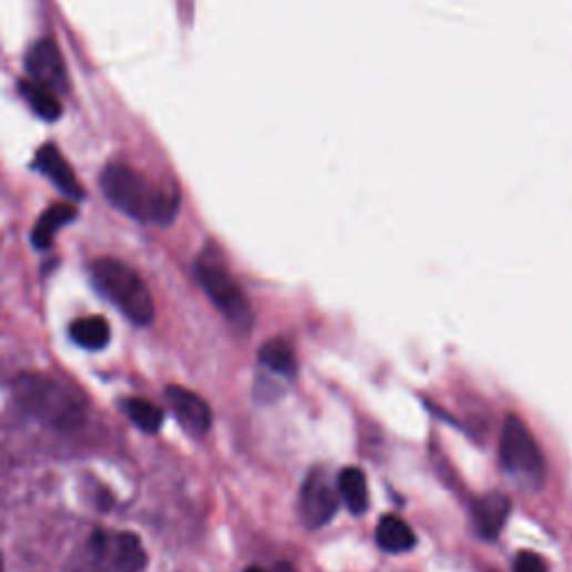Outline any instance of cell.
<instances>
[{
	"instance_id": "7a4b0ae2",
	"label": "cell",
	"mask_w": 572,
	"mask_h": 572,
	"mask_svg": "<svg viewBox=\"0 0 572 572\" xmlns=\"http://www.w3.org/2000/svg\"><path fill=\"white\" fill-rule=\"evenodd\" d=\"M17 402L37 420L61 429V432H72L85 422L88 407L83 396L50 376L43 374H21L12 385Z\"/></svg>"
},
{
	"instance_id": "6da1fadb",
	"label": "cell",
	"mask_w": 572,
	"mask_h": 572,
	"mask_svg": "<svg viewBox=\"0 0 572 572\" xmlns=\"http://www.w3.org/2000/svg\"><path fill=\"white\" fill-rule=\"evenodd\" d=\"M101 191L114 208L139 222L171 224L180 211L175 191L153 184L123 164H112L101 173Z\"/></svg>"
},
{
	"instance_id": "e0dca14e",
	"label": "cell",
	"mask_w": 572,
	"mask_h": 572,
	"mask_svg": "<svg viewBox=\"0 0 572 572\" xmlns=\"http://www.w3.org/2000/svg\"><path fill=\"white\" fill-rule=\"evenodd\" d=\"M121 409L139 429L149 435H157L164 425V411L146 398H125L121 400Z\"/></svg>"
},
{
	"instance_id": "7c38bea8",
	"label": "cell",
	"mask_w": 572,
	"mask_h": 572,
	"mask_svg": "<svg viewBox=\"0 0 572 572\" xmlns=\"http://www.w3.org/2000/svg\"><path fill=\"white\" fill-rule=\"evenodd\" d=\"M376 543L385 552L400 554V552H409L416 545V534H413V530L409 528L407 521H402L396 514H387L378 521Z\"/></svg>"
},
{
	"instance_id": "44dd1931",
	"label": "cell",
	"mask_w": 572,
	"mask_h": 572,
	"mask_svg": "<svg viewBox=\"0 0 572 572\" xmlns=\"http://www.w3.org/2000/svg\"><path fill=\"white\" fill-rule=\"evenodd\" d=\"M0 572H6V570H3V559H0Z\"/></svg>"
},
{
	"instance_id": "4fadbf2b",
	"label": "cell",
	"mask_w": 572,
	"mask_h": 572,
	"mask_svg": "<svg viewBox=\"0 0 572 572\" xmlns=\"http://www.w3.org/2000/svg\"><path fill=\"white\" fill-rule=\"evenodd\" d=\"M74 219H76V208L72 204H54V206H50L41 215V219L37 222V226L32 231V244L37 248H41V251L50 248L54 237H57V233L63 226H68L70 222H74Z\"/></svg>"
},
{
	"instance_id": "d6986e66",
	"label": "cell",
	"mask_w": 572,
	"mask_h": 572,
	"mask_svg": "<svg viewBox=\"0 0 572 572\" xmlns=\"http://www.w3.org/2000/svg\"><path fill=\"white\" fill-rule=\"evenodd\" d=\"M514 572H548V570H545V563H543V559L539 554L521 552L514 559Z\"/></svg>"
},
{
	"instance_id": "ba28073f",
	"label": "cell",
	"mask_w": 572,
	"mask_h": 572,
	"mask_svg": "<svg viewBox=\"0 0 572 572\" xmlns=\"http://www.w3.org/2000/svg\"><path fill=\"white\" fill-rule=\"evenodd\" d=\"M25 70L32 81L45 85L52 92H65L68 76L59 48L52 41H39L25 57Z\"/></svg>"
},
{
	"instance_id": "3957f363",
	"label": "cell",
	"mask_w": 572,
	"mask_h": 572,
	"mask_svg": "<svg viewBox=\"0 0 572 572\" xmlns=\"http://www.w3.org/2000/svg\"><path fill=\"white\" fill-rule=\"evenodd\" d=\"M96 292L108 298L134 325H151L155 318V303L149 286L123 262L101 257L90 266Z\"/></svg>"
},
{
	"instance_id": "ffe728a7",
	"label": "cell",
	"mask_w": 572,
	"mask_h": 572,
	"mask_svg": "<svg viewBox=\"0 0 572 572\" xmlns=\"http://www.w3.org/2000/svg\"><path fill=\"white\" fill-rule=\"evenodd\" d=\"M244 572H264V570L262 568H246Z\"/></svg>"
},
{
	"instance_id": "5b68a950",
	"label": "cell",
	"mask_w": 572,
	"mask_h": 572,
	"mask_svg": "<svg viewBox=\"0 0 572 572\" xmlns=\"http://www.w3.org/2000/svg\"><path fill=\"white\" fill-rule=\"evenodd\" d=\"M499 452H501L503 468L512 477L521 479L525 486H530L534 490H539L543 486V481H545L543 454H541L532 432L517 413L505 416Z\"/></svg>"
},
{
	"instance_id": "2e32d148",
	"label": "cell",
	"mask_w": 572,
	"mask_h": 572,
	"mask_svg": "<svg viewBox=\"0 0 572 572\" xmlns=\"http://www.w3.org/2000/svg\"><path fill=\"white\" fill-rule=\"evenodd\" d=\"M338 494L354 514H362L369 503L367 479L358 468H345L338 477Z\"/></svg>"
},
{
	"instance_id": "9a60e30c",
	"label": "cell",
	"mask_w": 572,
	"mask_h": 572,
	"mask_svg": "<svg viewBox=\"0 0 572 572\" xmlns=\"http://www.w3.org/2000/svg\"><path fill=\"white\" fill-rule=\"evenodd\" d=\"M70 338L90 351H99L110 343V325L101 316L79 318L70 325Z\"/></svg>"
},
{
	"instance_id": "30bf717a",
	"label": "cell",
	"mask_w": 572,
	"mask_h": 572,
	"mask_svg": "<svg viewBox=\"0 0 572 572\" xmlns=\"http://www.w3.org/2000/svg\"><path fill=\"white\" fill-rule=\"evenodd\" d=\"M34 168H39L63 195H68L76 202H81L85 197V191L79 184L74 171L65 162L61 151L57 146H52V143H45V146H41V151L37 153V160H34Z\"/></svg>"
},
{
	"instance_id": "52a82bcc",
	"label": "cell",
	"mask_w": 572,
	"mask_h": 572,
	"mask_svg": "<svg viewBox=\"0 0 572 572\" xmlns=\"http://www.w3.org/2000/svg\"><path fill=\"white\" fill-rule=\"evenodd\" d=\"M338 512V492L323 470H311L300 494V514L307 528L320 530Z\"/></svg>"
},
{
	"instance_id": "9c48e42d",
	"label": "cell",
	"mask_w": 572,
	"mask_h": 572,
	"mask_svg": "<svg viewBox=\"0 0 572 572\" xmlns=\"http://www.w3.org/2000/svg\"><path fill=\"white\" fill-rule=\"evenodd\" d=\"M166 400L175 411V416L180 418V422L186 427V432L195 437H202L208 432L213 425V411L202 396L180 385H171L166 389Z\"/></svg>"
},
{
	"instance_id": "8fae6325",
	"label": "cell",
	"mask_w": 572,
	"mask_h": 572,
	"mask_svg": "<svg viewBox=\"0 0 572 572\" xmlns=\"http://www.w3.org/2000/svg\"><path fill=\"white\" fill-rule=\"evenodd\" d=\"M510 499L501 492H490L479 497L472 505V521L474 530L483 539H494L501 534L508 517H510Z\"/></svg>"
},
{
	"instance_id": "5bb4252c",
	"label": "cell",
	"mask_w": 572,
	"mask_h": 572,
	"mask_svg": "<svg viewBox=\"0 0 572 572\" xmlns=\"http://www.w3.org/2000/svg\"><path fill=\"white\" fill-rule=\"evenodd\" d=\"M19 90L23 94V99L28 101V105L34 110V114H39L45 121H57L61 116V101L57 96V92L48 90L45 85L32 81V79H23L19 83Z\"/></svg>"
},
{
	"instance_id": "8992f818",
	"label": "cell",
	"mask_w": 572,
	"mask_h": 572,
	"mask_svg": "<svg viewBox=\"0 0 572 572\" xmlns=\"http://www.w3.org/2000/svg\"><path fill=\"white\" fill-rule=\"evenodd\" d=\"M195 275H197V282L202 284V289L211 298V303L233 325H237L242 329L251 327V323H253L251 305H248L244 292L237 286V282L233 279V275L226 270V266L217 257L204 253L195 264Z\"/></svg>"
},
{
	"instance_id": "277c9868",
	"label": "cell",
	"mask_w": 572,
	"mask_h": 572,
	"mask_svg": "<svg viewBox=\"0 0 572 572\" xmlns=\"http://www.w3.org/2000/svg\"><path fill=\"white\" fill-rule=\"evenodd\" d=\"M149 556L139 537L121 530H94L72 559V572H143Z\"/></svg>"
},
{
	"instance_id": "ac0fdd59",
	"label": "cell",
	"mask_w": 572,
	"mask_h": 572,
	"mask_svg": "<svg viewBox=\"0 0 572 572\" xmlns=\"http://www.w3.org/2000/svg\"><path fill=\"white\" fill-rule=\"evenodd\" d=\"M257 358L266 369H270L279 376H294L298 371V358H296L292 345L284 340L264 343Z\"/></svg>"
}]
</instances>
